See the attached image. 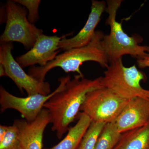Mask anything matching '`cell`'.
<instances>
[{
  "label": "cell",
  "mask_w": 149,
  "mask_h": 149,
  "mask_svg": "<svg viewBox=\"0 0 149 149\" xmlns=\"http://www.w3.org/2000/svg\"><path fill=\"white\" fill-rule=\"evenodd\" d=\"M102 87V77L89 79L84 74H77L68 81L63 90L48 100L44 108L49 113L52 130L56 132L58 139H61L68 131L88 93Z\"/></svg>",
  "instance_id": "1"
},
{
  "label": "cell",
  "mask_w": 149,
  "mask_h": 149,
  "mask_svg": "<svg viewBox=\"0 0 149 149\" xmlns=\"http://www.w3.org/2000/svg\"><path fill=\"white\" fill-rule=\"evenodd\" d=\"M104 34L100 30H96L91 42L81 47L65 51L45 66H33L28 70V74L39 81L44 82L47 73L51 70L59 67L65 72H77L83 74L80 67L83 63L93 61L107 68L109 60L102 46V41Z\"/></svg>",
  "instance_id": "2"
},
{
  "label": "cell",
  "mask_w": 149,
  "mask_h": 149,
  "mask_svg": "<svg viewBox=\"0 0 149 149\" xmlns=\"http://www.w3.org/2000/svg\"><path fill=\"white\" fill-rule=\"evenodd\" d=\"M122 0L107 1L105 12L108 14L106 24L110 27L108 35H104L102 46L109 63L122 58L125 55H130L138 58L146 55L149 45H141L143 38L139 35L130 37L123 30L121 22L116 20L118 9Z\"/></svg>",
  "instance_id": "3"
},
{
  "label": "cell",
  "mask_w": 149,
  "mask_h": 149,
  "mask_svg": "<svg viewBox=\"0 0 149 149\" xmlns=\"http://www.w3.org/2000/svg\"><path fill=\"white\" fill-rule=\"evenodd\" d=\"M106 69L102 76L104 87L127 100L138 97L149 99V90L142 88L141 85V81L146 77L135 65L125 67L120 58L109 63Z\"/></svg>",
  "instance_id": "4"
},
{
  "label": "cell",
  "mask_w": 149,
  "mask_h": 149,
  "mask_svg": "<svg viewBox=\"0 0 149 149\" xmlns=\"http://www.w3.org/2000/svg\"><path fill=\"white\" fill-rule=\"evenodd\" d=\"M6 23L0 37L2 42H17L26 49H31L43 30L28 20L27 11L13 1H8L6 4Z\"/></svg>",
  "instance_id": "5"
},
{
  "label": "cell",
  "mask_w": 149,
  "mask_h": 149,
  "mask_svg": "<svg viewBox=\"0 0 149 149\" xmlns=\"http://www.w3.org/2000/svg\"><path fill=\"white\" fill-rule=\"evenodd\" d=\"M128 100L109 88L102 87L88 93L80 111L94 122H115Z\"/></svg>",
  "instance_id": "6"
},
{
  "label": "cell",
  "mask_w": 149,
  "mask_h": 149,
  "mask_svg": "<svg viewBox=\"0 0 149 149\" xmlns=\"http://www.w3.org/2000/svg\"><path fill=\"white\" fill-rule=\"evenodd\" d=\"M13 48L12 42L1 43L0 64L4 67L6 76L9 77L22 93L25 90L28 96L37 94L48 95L51 94L49 83L39 81L23 70L14 58L12 53Z\"/></svg>",
  "instance_id": "7"
},
{
  "label": "cell",
  "mask_w": 149,
  "mask_h": 149,
  "mask_svg": "<svg viewBox=\"0 0 149 149\" xmlns=\"http://www.w3.org/2000/svg\"><path fill=\"white\" fill-rule=\"evenodd\" d=\"M70 75L62 77L58 79L59 85L52 93L48 95L37 94L19 97L9 93L3 86L0 87V105L1 113L6 110L14 109L21 113L22 117L29 122L36 119L43 109L44 105L54 95L63 89L68 80Z\"/></svg>",
  "instance_id": "8"
},
{
  "label": "cell",
  "mask_w": 149,
  "mask_h": 149,
  "mask_svg": "<svg viewBox=\"0 0 149 149\" xmlns=\"http://www.w3.org/2000/svg\"><path fill=\"white\" fill-rule=\"evenodd\" d=\"M63 37L40 35L33 47L26 53L17 57L16 61L22 68L36 64L45 66L58 55L59 44Z\"/></svg>",
  "instance_id": "9"
},
{
  "label": "cell",
  "mask_w": 149,
  "mask_h": 149,
  "mask_svg": "<svg viewBox=\"0 0 149 149\" xmlns=\"http://www.w3.org/2000/svg\"><path fill=\"white\" fill-rule=\"evenodd\" d=\"M51 122L49 113L45 108L31 122L15 119L13 124L18 131L20 149H43V134Z\"/></svg>",
  "instance_id": "10"
},
{
  "label": "cell",
  "mask_w": 149,
  "mask_h": 149,
  "mask_svg": "<svg viewBox=\"0 0 149 149\" xmlns=\"http://www.w3.org/2000/svg\"><path fill=\"white\" fill-rule=\"evenodd\" d=\"M106 1L92 0L91 11L84 27L75 36L67 38L64 35L59 44V48L65 51L74 48L81 47L88 45L93 39L96 27L107 7Z\"/></svg>",
  "instance_id": "11"
},
{
  "label": "cell",
  "mask_w": 149,
  "mask_h": 149,
  "mask_svg": "<svg viewBox=\"0 0 149 149\" xmlns=\"http://www.w3.org/2000/svg\"><path fill=\"white\" fill-rule=\"evenodd\" d=\"M149 120V99L135 97L128 100L115 121L120 133L143 126Z\"/></svg>",
  "instance_id": "12"
},
{
  "label": "cell",
  "mask_w": 149,
  "mask_h": 149,
  "mask_svg": "<svg viewBox=\"0 0 149 149\" xmlns=\"http://www.w3.org/2000/svg\"><path fill=\"white\" fill-rule=\"evenodd\" d=\"M79 115L77 123L69 128L64 139L54 147L45 149H77L92 121L84 113H80Z\"/></svg>",
  "instance_id": "13"
},
{
  "label": "cell",
  "mask_w": 149,
  "mask_h": 149,
  "mask_svg": "<svg viewBox=\"0 0 149 149\" xmlns=\"http://www.w3.org/2000/svg\"><path fill=\"white\" fill-rule=\"evenodd\" d=\"M113 149H149V120L143 126L122 133Z\"/></svg>",
  "instance_id": "14"
},
{
  "label": "cell",
  "mask_w": 149,
  "mask_h": 149,
  "mask_svg": "<svg viewBox=\"0 0 149 149\" xmlns=\"http://www.w3.org/2000/svg\"><path fill=\"white\" fill-rule=\"evenodd\" d=\"M121 136L115 122L108 123L100 134L95 149H113Z\"/></svg>",
  "instance_id": "15"
},
{
  "label": "cell",
  "mask_w": 149,
  "mask_h": 149,
  "mask_svg": "<svg viewBox=\"0 0 149 149\" xmlns=\"http://www.w3.org/2000/svg\"><path fill=\"white\" fill-rule=\"evenodd\" d=\"M106 123L92 121L77 149H95L100 134Z\"/></svg>",
  "instance_id": "16"
},
{
  "label": "cell",
  "mask_w": 149,
  "mask_h": 149,
  "mask_svg": "<svg viewBox=\"0 0 149 149\" xmlns=\"http://www.w3.org/2000/svg\"><path fill=\"white\" fill-rule=\"evenodd\" d=\"M0 149H20L18 131L14 124L8 126L6 136L0 141Z\"/></svg>",
  "instance_id": "17"
},
{
  "label": "cell",
  "mask_w": 149,
  "mask_h": 149,
  "mask_svg": "<svg viewBox=\"0 0 149 149\" xmlns=\"http://www.w3.org/2000/svg\"><path fill=\"white\" fill-rule=\"evenodd\" d=\"M13 1L27 8L28 10L27 19L30 23L34 24L39 19L40 0H14Z\"/></svg>",
  "instance_id": "18"
},
{
  "label": "cell",
  "mask_w": 149,
  "mask_h": 149,
  "mask_svg": "<svg viewBox=\"0 0 149 149\" xmlns=\"http://www.w3.org/2000/svg\"><path fill=\"white\" fill-rule=\"evenodd\" d=\"M137 59V64L139 68L143 69L149 68V50L146 55Z\"/></svg>",
  "instance_id": "19"
},
{
  "label": "cell",
  "mask_w": 149,
  "mask_h": 149,
  "mask_svg": "<svg viewBox=\"0 0 149 149\" xmlns=\"http://www.w3.org/2000/svg\"><path fill=\"white\" fill-rule=\"evenodd\" d=\"M8 126L7 125H0V141H1L6 136L8 130Z\"/></svg>",
  "instance_id": "20"
},
{
  "label": "cell",
  "mask_w": 149,
  "mask_h": 149,
  "mask_svg": "<svg viewBox=\"0 0 149 149\" xmlns=\"http://www.w3.org/2000/svg\"><path fill=\"white\" fill-rule=\"evenodd\" d=\"M6 76V72L4 67L3 66V65L0 64V76Z\"/></svg>",
  "instance_id": "21"
}]
</instances>
